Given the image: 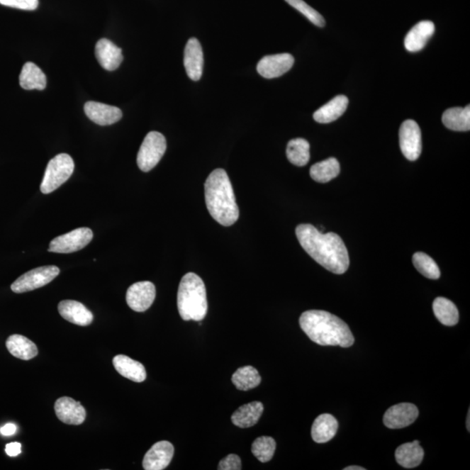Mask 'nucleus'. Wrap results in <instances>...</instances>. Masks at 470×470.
<instances>
[{
	"label": "nucleus",
	"instance_id": "obj_38",
	"mask_svg": "<svg viewBox=\"0 0 470 470\" xmlns=\"http://www.w3.org/2000/svg\"><path fill=\"white\" fill-rule=\"evenodd\" d=\"M16 431L17 426L13 423H7L5 426L2 427L1 429H0V433H1L3 435H5V437H10V435H13L16 433Z\"/></svg>",
	"mask_w": 470,
	"mask_h": 470
},
{
	"label": "nucleus",
	"instance_id": "obj_17",
	"mask_svg": "<svg viewBox=\"0 0 470 470\" xmlns=\"http://www.w3.org/2000/svg\"><path fill=\"white\" fill-rule=\"evenodd\" d=\"M95 56L99 65L108 71H114L123 61L122 50L108 39H101L95 47Z\"/></svg>",
	"mask_w": 470,
	"mask_h": 470
},
{
	"label": "nucleus",
	"instance_id": "obj_40",
	"mask_svg": "<svg viewBox=\"0 0 470 470\" xmlns=\"http://www.w3.org/2000/svg\"><path fill=\"white\" fill-rule=\"evenodd\" d=\"M469 421H470V411H469V413H468L467 423H467V429H468L469 431L470 430V423H469Z\"/></svg>",
	"mask_w": 470,
	"mask_h": 470
},
{
	"label": "nucleus",
	"instance_id": "obj_7",
	"mask_svg": "<svg viewBox=\"0 0 470 470\" xmlns=\"http://www.w3.org/2000/svg\"><path fill=\"white\" fill-rule=\"evenodd\" d=\"M60 273V270L56 266L38 267V269L30 270L29 272L21 275L11 284V289L16 293L33 291V290L49 284L58 276Z\"/></svg>",
	"mask_w": 470,
	"mask_h": 470
},
{
	"label": "nucleus",
	"instance_id": "obj_34",
	"mask_svg": "<svg viewBox=\"0 0 470 470\" xmlns=\"http://www.w3.org/2000/svg\"><path fill=\"white\" fill-rule=\"evenodd\" d=\"M285 1L289 3L293 9L299 11L301 13H303L313 25L319 26V28H323L325 26V23L326 22H325L322 15L316 10L312 9L311 6H309L303 0H285Z\"/></svg>",
	"mask_w": 470,
	"mask_h": 470
},
{
	"label": "nucleus",
	"instance_id": "obj_39",
	"mask_svg": "<svg viewBox=\"0 0 470 470\" xmlns=\"http://www.w3.org/2000/svg\"><path fill=\"white\" fill-rule=\"evenodd\" d=\"M365 468L360 467V466H349L344 469V470H365Z\"/></svg>",
	"mask_w": 470,
	"mask_h": 470
},
{
	"label": "nucleus",
	"instance_id": "obj_20",
	"mask_svg": "<svg viewBox=\"0 0 470 470\" xmlns=\"http://www.w3.org/2000/svg\"><path fill=\"white\" fill-rule=\"evenodd\" d=\"M347 105H349V99L344 95H338L317 110L313 113V120L318 123H331V122L338 120L346 112Z\"/></svg>",
	"mask_w": 470,
	"mask_h": 470
},
{
	"label": "nucleus",
	"instance_id": "obj_29",
	"mask_svg": "<svg viewBox=\"0 0 470 470\" xmlns=\"http://www.w3.org/2000/svg\"><path fill=\"white\" fill-rule=\"evenodd\" d=\"M233 384L239 391H247L258 387L262 381L258 370L252 366L242 367L237 369L232 376Z\"/></svg>",
	"mask_w": 470,
	"mask_h": 470
},
{
	"label": "nucleus",
	"instance_id": "obj_9",
	"mask_svg": "<svg viewBox=\"0 0 470 470\" xmlns=\"http://www.w3.org/2000/svg\"><path fill=\"white\" fill-rule=\"evenodd\" d=\"M400 147L408 160L415 162L422 154V133L415 121H404L399 132Z\"/></svg>",
	"mask_w": 470,
	"mask_h": 470
},
{
	"label": "nucleus",
	"instance_id": "obj_4",
	"mask_svg": "<svg viewBox=\"0 0 470 470\" xmlns=\"http://www.w3.org/2000/svg\"><path fill=\"white\" fill-rule=\"evenodd\" d=\"M177 304L183 320L201 322L205 318L208 309L206 290L203 281L196 274L189 273L181 279Z\"/></svg>",
	"mask_w": 470,
	"mask_h": 470
},
{
	"label": "nucleus",
	"instance_id": "obj_33",
	"mask_svg": "<svg viewBox=\"0 0 470 470\" xmlns=\"http://www.w3.org/2000/svg\"><path fill=\"white\" fill-rule=\"evenodd\" d=\"M275 449H276V442L269 437H258L252 444V453L262 462H267L272 459Z\"/></svg>",
	"mask_w": 470,
	"mask_h": 470
},
{
	"label": "nucleus",
	"instance_id": "obj_18",
	"mask_svg": "<svg viewBox=\"0 0 470 470\" xmlns=\"http://www.w3.org/2000/svg\"><path fill=\"white\" fill-rule=\"evenodd\" d=\"M60 315L69 323L78 326H89L94 320V315L89 308L76 301H62L58 306Z\"/></svg>",
	"mask_w": 470,
	"mask_h": 470
},
{
	"label": "nucleus",
	"instance_id": "obj_28",
	"mask_svg": "<svg viewBox=\"0 0 470 470\" xmlns=\"http://www.w3.org/2000/svg\"><path fill=\"white\" fill-rule=\"evenodd\" d=\"M433 310L439 322L445 326H454L459 322V312L457 306L446 298H437L434 301Z\"/></svg>",
	"mask_w": 470,
	"mask_h": 470
},
{
	"label": "nucleus",
	"instance_id": "obj_10",
	"mask_svg": "<svg viewBox=\"0 0 470 470\" xmlns=\"http://www.w3.org/2000/svg\"><path fill=\"white\" fill-rule=\"evenodd\" d=\"M419 410L415 405L403 403L388 408L384 416V425L388 429L399 430L411 425L418 418Z\"/></svg>",
	"mask_w": 470,
	"mask_h": 470
},
{
	"label": "nucleus",
	"instance_id": "obj_31",
	"mask_svg": "<svg viewBox=\"0 0 470 470\" xmlns=\"http://www.w3.org/2000/svg\"><path fill=\"white\" fill-rule=\"evenodd\" d=\"M310 146L307 140L297 138L290 140L286 147V157L294 166L307 165L310 159Z\"/></svg>",
	"mask_w": 470,
	"mask_h": 470
},
{
	"label": "nucleus",
	"instance_id": "obj_8",
	"mask_svg": "<svg viewBox=\"0 0 470 470\" xmlns=\"http://www.w3.org/2000/svg\"><path fill=\"white\" fill-rule=\"evenodd\" d=\"M93 237V231L90 228H77L53 239L50 243L48 251L59 254L74 253L89 245Z\"/></svg>",
	"mask_w": 470,
	"mask_h": 470
},
{
	"label": "nucleus",
	"instance_id": "obj_14",
	"mask_svg": "<svg viewBox=\"0 0 470 470\" xmlns=\"http://www.w3.org/2000/svg\"><path fill=\"white\" fill-rule=\"evenodd\" d=\"M174 448L171 442L162 441L155 443L143 459V469L145 470H162L170 464L173 459Z\"/></svg>",
	"mask_w": 470,
	"mask_h": 470
},
{
	"label": "nucleus",
	"instance_id": "obj_26",
	"mask_svg": "<svg viewBox=\"0 0 470 470\" xmlns=\"http://www.w3.org/2000/svg\"><path fill=\"white\" fill-rule=\"evenodd\" d=\"M20 85L25 90H44L47 86V76L33 62H28L22 67Z\"/></svg>",
	"mask_w": 470,
	"mask_h": 470
},
{
	"label": "nucleus",
	"instance_id": "obj_37",
	"mask_svg": "<svg viewBox=\"0 0 470 470\" xmlns=\"http://www.w3.org/2000/svg\"><path fill=\"white\" fill-rule=\"evenodd\" d=\"M6 453L11 457L18 456L21 453V444L20 442H11L6 446Z\"/></svg>",
	"mask_w": 470,
	"mask_h": 470
},
{
	"label": "nucleus",
	"instance_id": "obj_15",
	"mask_svg": "<svg viewBox=\"0 0 470 470\" xmlns=\"http://www.w3.org/2000/svg\"><path fill=\"white\" fill-rule=\"evenodd\" d=\"M184 66L191 79L194 82L201 79L203 72L204 56L201 45L196 38H191L186 45Z\"/></svg>",
	"mask_w": 470,
	"mask_h": 470
},
{
	"label": "nucleus",
	"instance_id": "obj_1",
	"mask_svg": "<svg viewBox=\"0 0 470 470\" xmlns=\"http://www.w3.org/2000/svg\"><path fill=\"white\" fill-rule=\"evenodd\" d=\"M296 232L301 246L324 269L335 274H342L349 269V253L338 235L324 234L310 224L298 225Z\"/></svg>",
	"mask_w": 470,
	"mask_h": 470
},
{
	"label": "nucleus",
	"instance_id": "obj_22",
	"mask_svg": "<svg viewBox=\"0 0 470 470\" xmlns=\"http://www.w3.org/2000/svg\"><path fill=\"white\" fill-rule=\"evenodd\" d=\"M338 430V422L330 414H323L313 422L311 435L313 440L317 443L330 442L335 437Z\"/></svg>",
	"mask_w": 470,
	"mask_h": 470
},
{
	"label": "nucleus",
	"instance_id": "obj_36",
	"mask_svg": "<svg viewBox=\"0 0 470 470\" xmlns=\"http://www.w3.org/2000/svg\"><path fill=\"white\" fill-rule=\"evenodd\" d=\"M219 470H240L242 469V461L237 454H231L223 458L218 466Z\"/></svg>",
	"mask_w": 470,
	"mask_h": 470
},
{
	"label": "nucleus",
	"instance_id": "obj_3",
	"mask_svg": "<svg viewBox=\"0 0 470 470\" xmlns=\"http://www.w3.org/2000/svg\"><path fill=\"white\" fill-rule=\"evenodd\" d=\"M205 198L210 215L218 223L229 227L239 219L234 189L224 169H216L205 182Z\"/></svg>",
	"mask_w": 470,
	"mask_h": 470
},
{
	"label": "nucleus",
	"instance_id": "obj_11",
	"mask_svg": "<svg viewBox=\"0 0 470 470\" xmlns=\"http://www.w3.org/2000/svg\"><path fill=\"white\" fill-rule=\"evenodd\" d=\"M155 296V286L152 282L140 281L130 286L125 299L130 308L141 313L147 311L151 307Z\"/></svg>",
	"mask_w": 470,
	"mask_h": 470
},
{
	"label": "nucleus",
	"instance_id": "obj_30",
	"mask_svg": "<svg viewBox=\"0 0 470 470\" xmlns=\"http://www.w3.org/2000/svg\"><path fill=\"white\" fill-rule=\"evenodd\" d=\"M340 163L335 158H330L315 164L310 168V177L313 181L319 183H327L338 177Z\"/></svg>",
	"mask_w": 470,
	"mask_h": 470
},
{
	"label": "nucleus",
	"instance_id": "obj_32",
	"mask_svg": "<svg viewBox=\"0 0 470 470\" xmlns=\"http://www.w3.org/2000/svg\"><path fill=\"white\" fill-rule=\"evenodd\" d=\"M413 263L418 272L421 273L423 276H425L432 280H437L440 278V269L430 256L419 252L413 256Z\"/></svg>",
	"mask_w": 470,
	"mask_h": 470
},
{
	"label": "nucleus",
	"instance_id": "obj_25",
	"mask_svg": "<svg viewBox=\"0 0 470 470\" xmlns=\"http://www.w3.org/2000/svg\"><path fill=\"white\" fill-rule=\"evenodd\" d=\"M6 345L11 355L24 361L30 360L39 352L35 343L21 335H11Z\"/></svg>",
	"mask_w": 470,
	"mask_h": 470
},
{
	"label": "nucleus",
	"instance_id": "obj_12",
	"mask_svg": "<svg viewBox=\"0 0 470 470\" xmlns=\"http://www.w3.org/2000/svg\"><path fill=\"white\" fill-rule=\"evenodd\" d=\"M293 57L289 53L267 55L259 60L257 71L263 78H278L288 72L293 67Z\"/></svg>",
	"mask_w": 470,
	"mask_h": 470
},
{
	"label": "nucleus",
	"instance_id": "obj_21",
	"mask_svg": "<svg viewBox=\"0 0 470 470\" xmlns=\"http://www.w3.org/2000/svg\"><path fill=\"white\" fill-rule=\"evenodd\" d=\"M113 363L117 372L122 376L135 382H142L146 380L147 372L145 367L127 355H116L113 358Z\"/></svg>",
	"mask_w": 470,
	"mask_h": 470
},
{
	"label": "nucleus",
	"instance_id": "obj_19",
	"mask_svg": "<svg viewBox=\"0 0 470 470\" xmlns=\"http://www.w3.org/2000/svg\"><path fill=\"white\" fill-rule=\"evenodd\" d=\"M435 25L431 21H422L416 24L405 38V48L408 52H415L421 51L425 47L427 41L433 36Z\"/></svg>",
	"mask_w": 470,
	"mask_h": 470
},
{
	"label": "nucleus",
	"instance_id": "obj_23",
	"mask_svg": "<svg viewBox=\"0 0 470 470\" xmlns=\"http://www.w3.org/2000/svg\"><path fill=\"white\" fill-rule=\"evenodd\" d=\"M424 450L419 441L404 443L396 450V459L403 468L413 469L422 464Z\"/></svg>",
	"mask_w": 470,
	"mask_h": 470
},
{
	"label": "nucleus",
	"instance_id": "obj_27",
	"mask_svg": "<svg viewBox=\"0 0 470 470\" xmlns=\"http://www.w3.org/2000/svg\"><path fill=\"white\" fill-rule=\"evenodd\" d=\"M442 123L447 128L457 132H467L470 129V106L464 108H454L446 110L442 116Z\"/></svg>",
	"mask_w": 470,
	"mask_h": 470
},
{
	"label": "nucleus",
	"instance_id": "obj_16",
	"mask_svg": "<svg viewBox=\"0 0 470 470\" xmlns=\"http://www.w3.org/2000/svg\"><path fill=\"white\" fill-rule=\"evenodd\" d=\"M86 116L99 125H110L121 120L122 112L116 106L96 101L86 102L84 106Z\"/></svg>",
	"mask_w": 470,
	"mask_h": 470
},
{
	"label": "nucleus",
	"instance_id": "obj_6",
	"mask_svg": "<svg viewBox=\"0 0 470 470\" xmlns=\"http://www.w3.org/2000/svg\"><path fill=\"white\" fill-rule=\"evenodd\" d=\"M167 150V140L162 133L150 132L145 138L137 155L140 169L149 172L160 162Z\"/></svg>",
	"mask_w": 470,
	"mask_h": 470
},
{
	"label": "nucleus",
	"instance_id": "obj_35",
	"mask_svg": "<svg viewBox=\"0 0 470 470\" xmlns=\"http://www.w3.org/2000/svg\"><path fill=\"white\" fill-rule=\"evenodd\" d=\"M0 5L21 10L33 11L39 6V0H0Z\"/></svg>",
	"mask_w": 470,
	"mask_h": 470
},
{
	"label": "nucleus",
	"instance_id": "obj_5",
	"mask_svg": "<svg viewBox=\"0 0 470 470\" xmlns=\"http://www.w3.org/2000/svg\"><path fill=\"white\" fill-rule=\"evenodd\" d=\"M74 171V162L70 155L60 154L50 160L45 169L40 190L45 194H51L72 177Z\"/></svg>",
	"mask_w": 470,
	"mask_h": 470
},
{
	"label": "nucleus",
	"instance_id": "obj_2",
	"mask_svg": "<svg viewBox=\"0 0 470 470\" xmlns=\"http://www.w3.org/2000/svg\"><path fill=\"white\" fill-rule=\"evenodd\" d=\"M300 326L312 342L320 346L349 347L354 342L350 328L339 317L323 310L306 311L300 317Z\"/></svg>",
	"mask_w": 470,
	"mask_h": 470
},
{
	"label": "nucleus",
	"instance_id": "obj_13",
	"mask_svg": "<svg viewBox=\"0 0 470 470\" xmlns=\"http://www.w3.org/2000/svg\"><path fill=\"white\" fill-rule=\"evenodd\" d=\"M55 410L60 421L69 425H80L86 418L85 408L71 397L65 396L57 400Z\"/></svg>",
	"mask_w": 470,
	"mask_h": 470
},
{
	"label": "nucleus",
	"instance_id": "obj_24",
	"mask_svg": "<svg viewBox=\"0 0 470 470\" xmlns=\"http://www.w3.org/2000/svg\"><path fill=\"white\" fill-rule=\"evenodd\" d=\"M264 407L259 402H253L240 407L232 415V422L235 426L246 429L258 423Z\"/></svg>",
	"mask_w": 470,
	"mask_h": 470
}]
</instances>
